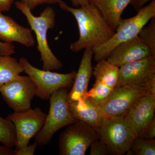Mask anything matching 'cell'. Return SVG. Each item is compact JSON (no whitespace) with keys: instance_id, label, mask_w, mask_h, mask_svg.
I'll list each match as a JSON object with an SVG mask.
<instances>
[{"instance_id":"ba28073f","label":"cell","mask_w":155,"mask_h":155,"mask_svg":"<svg viewBox=\"0 0 155 155\" xmlns=\"http://www.w3.org/2000/svg\"><path fill=\"white\" fill-rule=\"evenodd\" d=\"M67 126L59 136L60 155H85L92 143L99 139L97 130L83 121Z\"/></svg>"},{"instance_id":"3957f363","label":"cell","mask_w":155,"mask_h":155,"mask_svg":"<svg viewBox=\"0 0 155 155\" xmlns=\"http://www.w3.org/2000/svg\"><path fill=\"white\" fill-rule=\"evenodd\" d=\"M155 17V0L138 11L134 17L120 19L115 34L103 44L92 48L96 62L107 59L109 54L118 45L137 36L142 28Z\"/></svg>"},{"instance_id":"277c9868","label":"cell","mask_w":155,"mask_h":155,"mask_svg":"<svg viewBox=\"0 0 155 155\" xmlns=\"http://www.w3.org/2000/svg\"><path fill=\"white\" fill-rule=\"evenodd\" d=\"M68 89H60L50 97L48 114L43 126L35 136V142L38 146L48 144L54 134L61 128L79 121L69 108Z\"/></svg>"},{"instance_id":"44dd1931","label":"cell","mask_w":155,"mask_h":155,"mask_svg":"<svg viewBox=\"0 0 155 155\" xmlns=\"http://www.w3.org/2000/svg\"><path fill=\"white\" fill-rule=\"evenodd\" d=\"M0 143L7 147L16 146L17 135L14 124L8 119L0 116Z\"/></svg>"},{"instance_id":"d4e9b609","label":"cell","mask_w":155,"mask_h":155,"mask_svg":"<svg viewBox=\"0 0 155 155\" xmlns=\"http://www.w3.org/2000/svg\"><path fill=\"white\" fill-rule=\"evenodd\" d=\"M155 137V118L140 131L137 137L153 139Z\"/></svg>"},{"instance_id":"8992f818","label":"cell","mask_w":155,"mask_h":155,"mask_svg":"<svg viewBox=\"0 0 155 155\" xmlns=\"http://www.w3.org/2000/svg\"><path fill=\"white\" fill-rule=\"evenodd\" d=\"M19 61L24 72L33 81L35 96L41 99H49L52 94L60 89H69L72 87L76 74L75 71L65 74L58 73L38 69L24 57L20 58Z\"/></svg>"},{"instance_id":"e0dca14e","label":"cell","mask_w":155,"mask_h":155,"mask_svg":"<svg viewBox=\"0 0 155 155\" xmlns=\"http://www.w3.org/2000/svg\"><path fill=\"white\" fill-rule=\"evenodd\" d=\"M131 0H96L94 4L109 25L116 31L123 11Z\"/></svg>"},{"instance_id":"d6986e66","label":"cell","mask_w":155,"mask_h":155,"mask_svg":"<svg viewBox=\"0 0 155 155\" xmlns=\"http://www.w3.org/2000/svg\"><path fill=\"white\" fill-rule=\"evenodd\" d=\"M23 72V67L16 58L0 56V88Z\"/></svg>"},{"instance_id":"603a6c76","label":"cell","mask_w":155,"mask_h":155,"mask_svg":"<svg viewBox=\"0 0 155 155\" xmlns=\"http://www.w3.org/2000/svg\"><path fill=\"white\" fill-rule=\"evenodd\" d=\"M138 35L150 48L152 54L155 57V17L152 19L149 25L142 28Z\"/></svg>"},{"instance_id":"4316f807","label":"cell","mask_w":155,"mask_h":155,"mask_svg":"<svg viewBox=\"0 0 155 155\" xmlns=\"http://www.w3.org/2000/svg\"><path fill=\"white\" fill-rule=\"evenodd\" d=\"M38 144L35 142L32 144L26 146L24 147L14 150L15 155H33L35 152L36 148L38 146Z\"/></svg>"},{"instance_id":"5bb4252c","label":"cell","mask_w":155,"mask_h":155,"mask_svg":"<svg viewBox=\"0 0 155 155\" xmlns=\"http://www.w3.org/2000/svg\"><path fill=\"white\" fill-rule=\"evenodd\" d=\"M0 41L9 43L16 42L28 48L35 45L31 29L19 25L13 18L1 12Z\"/></svg>"},{"instance_id":"7a4b0ae2","label":"cell","mask_w":155,"mask_h":155,"mask_svg":"<svg viewBox=\"0 0 155 155\" xmlns=\"http://www.w3.org/2000/svg\"><path fill=\"white\" fill-rule=\"evenodd\" d=\"M16 8L26 17L31 30L36 35L38 51L40 53L43 62V69L45 70H59L63 67V64L53 54L48 44L47 32L53 29L55 25L56 12L51 7L48 6L36 17L31 10L20 1L15 2Z\"/></svg>"},{"instance_id":"83f0119b","label":"cell","mask_w":155,"mask_h":155,"mask_svg":"<svg viewBox=\"0 0 155 155\" xmlns=\"http://www.w3.org/2000/svg\"><path fill=\"white\" fill-rule=\"evenodd\" d=\"M15 53V46L13 44L0 41V56L12 55Z\"/></svg>"},{"instance_id":"30bf717a","label":"cell","mask_w":155,"mask_h":155,"mask_svg":"<svg viewBox=\"0 0 155 155\" xmlns=\"http://www.w3.org/2000/svg\"><path fill=\"white\" fill-rule=\"evenodd\" d=\"M0 93L14 112H21L31 108V101L35 96V86L28 75H19L3 85Z\"/></svg>"},{"instance_id":"9c48e42d","label":"cell","mask_w":155,"mask_h":155,"mask_svg":"<svg viewBox=\"0 0 155 155\" xmlns=\"http://www.w3.org/2000/svg\"><path fill=\"white\" fill-rule=\"evenodd\" d=\"M47 114L39 107L14 112L6 118L14 124L17 135L16 149L28 145L30 140L37 135L44 124Z\"/></svg>"},{"instance_id":"f546056e","label":"cell","mask_w":155,"mask_h":155,"mask_svg":"<svg viewBox=\"0 0 155 155\" xmlns=\"http://www.w3.org/2000/svg\"><path fill=\"white\" fill-rule=\"evenodd\" d=\"M152 1L153 0H131L130 4L136 10L139 11L143 8L147 3Z\"/></svg>"},{"instance_id":"6da1fadb","label":"cell","mask_w":155,"mask_h":155,"mask_svg":"<svg viewBox=\"0 0 155 155\" xmlns=\"http://www.w3.org/2000/svg\"><path fill=\"white\" fill-rule=\"evenodd\" d=\"M59 5L62 10L71 13L77 21L79 38L70 45V49L74 52L78 53L87 48L101 45L108 41L115 34V31L94 4L90 3L79 8H73L62 1Z\"/></svg>"},{"instance_id":"d6a6232c","label":"cell","mask_w":155,"mask_h":155,"mask_svg":"<svg viewBox=\"0 0 155 155\" xmlns=\"http://www.w3.org/2000/svg\"><path fill=\"white\" fill-rule=\"evenodd\" d=\"M96 1V0H90V3H93L95 1Z\"/></svg>"},{"instance_id":"4fadbf2b","label":"cell","mask_w":155,"mask_h":155,"mask_svg":"<svg viewBox=\"0 0 155 155\" xmlns=\"http://www.w3.org/2000/svg\"><path fill=\"white\" fill-rule=\"evenodd\" d=\"M150 55H152L150 49L137 35L118 45L111 51L106 59L119 67Z\"/></svg>"},{"instance_id":"7c38bea8","label":"cell","mask_w":155,"mask_h":155,"mask_svg":"<svg viewBox=\"0 0 155 155\" xmlns=\"http://www.w3.org/2000/svg\"><path fill=\"white\" fill-rule=\"evenodd\" d=\"M155 110V94L149 92L137 100L124 114L136 137L154 119Z\"/></svg>"},{"instance_id":"f1b7e54d","label":"cell","mask_w":155,"mask_h":155,"mask_svg":"<svg viewBox=\"0 0 155 155\" xmlns=\"http://www.w3.org/2000/svg\"><path fill=\"white\" fill-rule=\"evenodd\" d=\"M14 0H0V12L10 11L14 4Z\"/></svg>"},{"instance_id":"7402d4cb","label":"cell","mask_w":155,"mask_h":155,"mask_svg":"<svg viewBox=\"0 0 155 155\" xmlns=\"http://www.w3.org/2000/svg\"><path fill=\"white\" fill-rule=\"evenodd\" d=\"M132 155H155V140L136 137L130 149Z\"/></svg>"},{"instance_id":"1f68e13d","label":"cell","mask_w":155,"mask_h":155,"mask_svg":"<svg viewBox=\"0 0 155 155\" xmlns=\"http://www.w3.org/2000/svg\"><path fill=\"white\" fill-rule=\"evenodd\" d=\"M72 5L75 7H81L88 5L90 0H71Z\"/></svg>"},{"instance_id":"52a82bcc","label":"cell","mask_w":155,"mask_h":155,"mask_svg":"<svg viewBox=\"0 0 155 155\" xmlns=\"http://www.w3.org/2000/svg\"><path fill=\"white\" fill-rule=\"evenodd\" d=\"M97 131L109 148L110 155L125 154L136 138L124 114L104 119Z\"/></svg>"},{"instance_id":"9a60e30c","label":"cell","mask_w":155,"mask_h":155,"mask_svg":"<svg viewBox=\"0 0 155 155\" xmlns=\"http://www.w3.org/2000/svg\"><path fill=\"white\" fill-rule=\"evenodd\" d=\"M93 52L92 48L85 49L72 88L68 93V101H78L79 99L84 98L85 94L87 91L89 82L93 74Z\"/></svg>"},{"instance_id":"cb8c5ba5","label":"cell","mask_w":155,"mask_h":155,"mask_svg":"<svg viewBox=\"0 0 155 155\" xmlns=\"http://www.w3.org/2000/svg\"><path fill=\"white\" fill-rule=\"evenodd\" d=\"M90 147V155H110L107 146L104 142L100 139L94 142Z\"/></svg>"},{"instance_id":"484cf974","label":"cell","mask_w":155,"mask_h":155,"mask_svg":"<svg viewBox=\"0 0 155 155\" xmlns=\"http://www.w3.org/2000/svg\"><path fill=\"white\" fill-rule=\"evenodd\" d=\"M61 1L62 0H20V2L26 5L31 11L41 5L59 4Z\"/></svg>"},{"instance_id":"8fae6325","label":"cell","mask_w":155,"mask_h":155,"mask_svg":"<svg viewBox=\"0 0 155 155\" xmlns=\"http://www.w3.org/2000/svg\"><path fill=\"white\" fill-rule=\"evenodd\" d=\"M155 78V57L150 55L119 67L118 84L147 85Z\"/></svg>"},{"instance_id":"ac0fdd59","label":"cell","mask_w":155,"mask_h":155,"mask_svg":"<svg viewBox=\"0 0 155 155\" xmlns=\"http://www.w3.org/2000/svg\"><path fill=\"white\" fill-rule=\"evenodd\" d=\"M93 74L96 78L112 88H115L118 84L119 67L112 64L107 59L101 60L94 68Z\"/></svg>"},{"instance_id":"2e32d148","label":"cell","mask_w":155,"mask_h":155,"mask_svg":"<svg viewBox=\"0 0 155 155\" xmlns=\"http://www.w3.org/2000/svg\"><path fill=\"white\" fill-rule=\"evenodd\" d=\"M69 105L70 110L77 120L86 122L96 130L104 119L99 107L94 105L88 98L69 102Z\"/></svg>"},{"instance_id":"5b68a950","label":"cell","mask_w":155,"mask_h":155,"mask_svg":"<svg viewBox=\"0 0 155 155\" xmlns=\"http://www.w3.org/2000/svg\"><path fill=\"white\" fill-rule=\"evenodd\" d=\"M155 94V78L148 84H126L116 87L99 107L104 119L125 114L134 103L147 93Z\"/></svg>"},{"instance_id":"4dcf8cb0","label":"cell","mask_w":155,"mask_h":155,"mask_svg":"<svg viewBox=\"0 0 155 155\" xmlns=\"http://www.w3.org/2000/svg\"><path fill=\"white\" fill-rule=\"evenodd\" d=\"M0 155H15L14 150L4 146H0Z\"/></svg>"},{"instance_id":"ffe728a7","label":"cell","mask_w":155,"mask_h":155,"mask_svg":"<svg viewBox=\"0 0 155 155\" xmlns=\"http://www.w3.org/2000/svg\"><path fill=\"white\" fill-rule=\"evenodd\" d=\"M114 89L96 80L92 88L87 91L84 99L88 98L94 105L99 107L107 99Z\"/></svg>"}]
</instances>
